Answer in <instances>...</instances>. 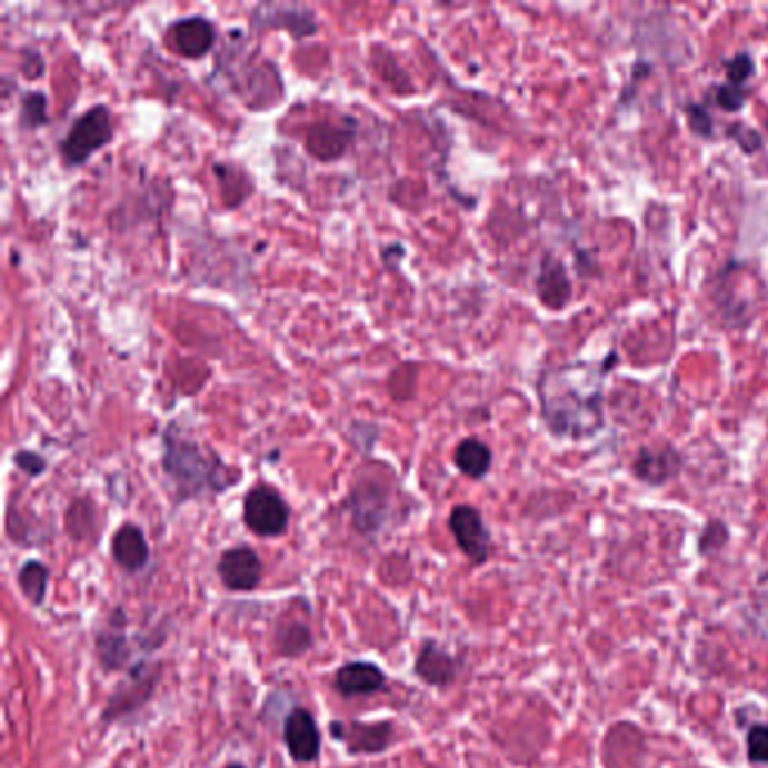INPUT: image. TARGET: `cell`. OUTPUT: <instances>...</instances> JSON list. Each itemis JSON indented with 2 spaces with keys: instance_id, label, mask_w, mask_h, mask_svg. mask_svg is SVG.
I'll use <instances>...</instances> for the list:
<instances>
[{
  "instance_id": "cell-21",
  "label": "cell",
  "mask_w": 768,
  "mask_h": 768,
  "mask_svg": "<svg viewBox=\"0 0 768 768\" xmlns=\"http://www.w3.org/2000/svg\"><path fill=\"white\" fill-rule=\"evenodd\" d=\"M276 642L285 656H300L311 647L309 627L300 620H282L276 631Z\"/></svg>"
},
{
  "instance_id": "cell-8",
  "label": "cell",
  "mask_w": 768,
  "mask_h": 768,
  "mask_svg": "<svg viewBox=\"0 0 768 768\" xmlns=\"http://www.w3.org/2000/svg\"><path fill=\"white\" fill-rule=\"evenodd\" d=\"M682 465L686 460L671 445L642 447L631 462V473L647 487H665L680 476Z\"/></svg>"
},
{
  "instance_id": "cell-20",
  "label": "cell",
  "mask_w": 768,
  "mask_h": 768,
  "mask_svg": "<svg viewBox=\"0 0 768 768\" xmlns=\"http://www.w3.org/2000/svg\"><path fill=\"white\" fill-rule=\"evenodd\" d=\"M48 579H50V570L41 561H28L19 570V586L34 607H41L46 600Z\"/></svg>"
},
{
  "instance_id": "cell-18",
  "label": "cell",
  "mask_w": 768,
  "mask_h": 768,
  "mask_svg": "<svg viewBox=\"0 0 768 768\" xmlns=\"http://www.w3.org/2000/svg\"><path fill=\"white\" fill-rule=\"evenodd\" d=\"M453 462L460 469V473H465L471 480H480L489 473L493 453L482 440L465 438L453 451Z\"/></svg>"
},
{
  "instance_id": "cell-28",
  "label": "cell",
  "mask_w": 768,
  "mask_h": 768,
  "mask_svg": "<svg viewBox=\"0 0 768 768\" xmlns=\"http://www.w3.org/2000/svg\"><path fill=\"white\" fill-rule=\"evenodd\" d=\"M752 74H755V59L750 52H739L730 61H726V77L732 87H744Z\"/></svg>"
},
{
  "instance_id": "cell-22",
  "label": "cell",
  "mask_w": 768,
  "mask_h": 768,
  "mask_svg": "<svg viewBox=\"0 0 768 768\" xmlns=\"http://www.w3.org/2000/svg\"><path fill=\"white\" fill-rule=\"evenodd\" d=\"M320 142H327V147H325L322 153H320V158L327 160V158H336V156H340V153L346 151V147H348V142H350V136H346L343 129H336V127H331V124H318V127L311 129V133H309V140H307L309 151L316 149V147H320Z\"/></svg>"
},
{
  "instance_id": "cell-2",
  "label": "cell",
  "mask_w": 768,
  "mask_h": 768,
  "mask_svg": "<svg viewBox=\"0 0 768 768\" xmlns=\"http://www.w3.org/2000/svg\"><path fill=\"white\" fill-rule=\"evenodd\" d=\"M162 471L174 487L177 502L223 493L241 476L217 451L179 429L177 423L167 426L162 433Z\"/></svg>"
},
{
  "instance_id": "cell-23",
  "label": "cell",
  "mask_w": 768,
  "mask_h": 768,
  "mask_svg": "<svg viewBox=\"0 0 768 768\" xmlns=\"http://www.w3.org/2000/svg\"><path fill=\"white\" fill-rule=\"evenodd\" d=\"M48 122V98L41 91L26 93L21 100L19 124L23 129H39Z\"/></svg>"
},
{
  "instance_id": "cell-27",
  "label": "cell",
  "mask_w": 768,
  "mask_h": 768,
  "mask_svg": "<svg viewBox=\"0 0 768 768\" xmlns=\"http://www.w3.org/2000/svg\"><path fill=\"white\" fill-rule=\"evenodd\" d=\"M748 96L750 91L732 87V83H719V87H715V104L726 113H739L748 102Z\"/></svg>"
},
{
  "instance_id": "cell-29",
  "label": "cell",
  "mask_w": 768,
  "mask_h": 768,
  "mask_svg": "<svg viewBox=\"0 0 768 768\" xmlns=\"http://www.w3.org/2000/svg\"><path fill=\"white\" fill-rule=\"evenodd\" d=\"M686 116L690 122V129L699 138H715V120L701 104H688Z\"/></svg>"
},
{
  "instance_id": "cell-25",
  "label": "cell",
  "mask_w": 768,
  "mask_h": 768,
  "mask_svg": "<svg viewBox=\"0 0 768 768\" xmlns=\"http://www.w3.org/2000/svg\"><path fill=\"white\" fill-rule=\"evenodd\" d=\"M746 757L755 766H768V724L755 721L746 728Z\"/></svg>"
},
{
  "instance_id": "cell-17",
  "label": "cell",
  "mask_w": 768,
  "mask_h": 768,
  "mask_svg": "<svg viewBox=\"0 0 768 768\" xmlns=\"http://www.w3.org/2000/svg\"><path fill=\"white\" fill-rule=\"evenodd\" d=\"M350 507H352V517H355L357 528H361L363 532H370L379 526V521L383 517L386 498L377 489V485H361L355 489V493L350 498Z\"/></svg>"
},
{
  "instance_id": "cell-16",
  "label": "cell",
  "mask_w": 768,
  "mask_h": 768,
  "mask_svg": "<svg viewBox=\"0 0 768 768\" xmlns=\"http://www.w3.org/2000/svg\"><path fill=\"white\" fill-rule=\"evenodd\" d=\"M111 552L120 568H124L127 572H140L149 561V543L144 539V532L133 523H124L113 535Z\"/></svg>"
},
{
  "instance_id": "cell-5",
  "label": "cell",
  "mask_w": 768,
  "mask_h": 768,
  "mask_svg": "<svg viewBox=\"0 0 768 768\" xmlns=\"http://www.w3.org/2000/svg\"><path fill=\"white\" fill-rule=\"evenodd\" d=\"M160 680V665H149V662H138L136 667H131L129 678L116 688V692L111 695L102 721L104 724H113L120 721L133 712H138L153 695L156 686Z\"/></svg>"
},
{
  "instance_id": "cell-7",
  "label": "cell",
  "mask_w": 768,
  "mask_h": 768,
  "mask_svg": "<svg viewBox=\"0 0 768 768\" xmlns=\"http://www.w3.org/2000/svg\"><path fill=\"white\" fill-rule=\"evenodd\" d=\"M250 28L258 32L287 30L293 39H305L318 32L316 14L302 6H260L250 14Z\"/></svg>"
},
{
  "instance_id": "cell-4",
  "label": "cell",
  "mask_w": 768,
  "mask_h": 768,
  "mask_svg": "<svg viewBox=\"0 0 768 768\" xmlns=\"http://www.w3.org/2000/svg\"><path fill=\"white\" fill-rule=\"evenodd\" d=\"M289 505L276 487L258 485L243 498V523L258 537H280L289 526Z\"/></svg>"
},
{
  "instance_id": "cell-19",
  "label": "cell",
  "mask_w": 768,
  "mask_h": 768,
  "mask_svg": "<svg viewBox=\"0 0 768 768\" xmlns=\"http://www.w3.org/2000/svg\"><path fill=\"white\" fill-rule=\"evenodd\" d=\"M98 656H100V662L107 671H118L127 665L129 660V640L124 634L120 631H102L98 634Z\"/></svg>"
},
{
  "instance_id": "cell-11",
  "label": "cell",
  "mask_w": 768,
  "mask_h": 768,
  "mask_svg": "<svg viewBox=\"0 0 768 768\" xmlns=\"http://www.w3.org/2000/svg\"><path fill=\"white\" fill-rule=\"evenodd\" d=\"M285 744L296 761H313L320 755V730L309 710L296 708L285 719Z\"/></svg>"
},
{
  "instance_id": "cell-9",
  "label": "cell",
  "mask_w": 768,
  "mask_h": 768,
  "mask_svg": "<svg viewBox=\"0 0 768 768\" xmlns=\"http://www.w3.org/2000/svg\"><path fill=\"white\" fill-rule=\"evenodd\" d=\"M217 572H219V577H221L226 588L246 592V590H252V588L260 586V581H262V561H260L258 552H255L252 548L237 546V548L226 550L219 557Z\"/></svg>"
},
{
  "instance_id": "cell-34",
  "label": "cell",
  "mask_w": 768,
  "mask_h": 768,
  "mask_svg": "<svg viewBox=\"0 0 768 768\" xmlns=\"http://www.w3.org/2000/svg\"><path fill=\"white\" fill-rule=\"evenodd\" d=\"M226 768H243L241 764H230V766H226Z\"/></svg>"
},
{
  "instance_id": "cell-6",
  "label": "cell",
  "mask_w": 768,
  "mask_h": 768,
  "mask_svg": "<svg viewBox=\"0 0 768 768\" xmlns=\"http://www.w3.org/2000/svg\"><path fill=\"white\" fill-rule=\"evenodd\" d=\"M449 528L451 535L458 543V548L462 550V555L480 566L489 559L491 555V535L485 526V519L480 515V509H476L473 505H456L451 509V517H449Z\"/></svg>"
},
{
  "instance_id": "cell-24",
  "label": "cell",
  "mask_w": 768,
  "mask_h": 768,
  "mask_svg": "<svg viewBox=\"0 0 768 768\" xmlns=\"http://www.w3.org/2000/svg\"><path fill=\"white\" fill-rule=\"evenodd\" d=\"M730 541V530L728 526L721 521V519H710L706 523V528L701 530L699 535V555L701 557H710V555H717L721 552Z\"/></svg>"
},
{
  "instance_id": "cell-14",
  "label": "cell",
  "mask_w": 768,
  "mask_h": 768,
  "mask_svg": "<svg viewBox=\"0 0 768 768\" xmlns=\"http://www.w3.org/2000/svg\"><path fill=\"white\" fill-rule=\"evenodd\" d=\"M458 660L433 640H426L415 660V674L433 688H447L458 676Z\"/></svg>"
},
{
  "instance_id": "cell-10",
  "label": "cell",
  "mask_w": 768,
  "mask_h": 768,
  "mask_svg": "<svg viewBox=\"0 0 768 768\" xmlns=\"http://www.w3.org/2000/svg\"><path fill=\"white\" fill-rule=\"evenodd\" d=\"M217 39V30L212 21L206 17H186L169 26L167 41L181 57L186 59H201L206 57Z\"/></svg>"
},
{
  "instance_id": "cell-13",
  "label": "cell",
  "mask_w": 768,
  "mask_h": 768,
  "mask_svg": "<svg viewBox=\"0 0 768 768\" xmlns=\"http://www.w3.org/2000/svg\"><path fill=\"white\" fill-rule=\"evenodd\" d=\"M535 287H537V296L543 302V307L552 309V311H561L572 298L568 271H566L563 262L557 260L552 252L543 255Z\"/></svg>"
},
{
  "instance_id": "cell-32",
  "label": "cell",
  "mask_w": 768,
  "mask_h": 768,
  "mask_svg": "<svg viewBox=\"0 0 768 768\" xmlns=\"http://www.w3.org/2000/svg\"><path fill=\"white\" fill-rule=\"evenodd\" d=\"M43 70H46V61H43L41 52L32 50V48H26L21 52V72L28 79H39V77H43Z\"/></svg>"
},
{
  "instance_id": "cell-30",
  "label": "cell",
  "mask_w": 768,
  "mask_h": 768,
  "mask_svg": "<svg viewBox=\"0 0 768 768\" xmlns=\"http://www.w3.org/2000/svg\"><path fill=\"white\" fill-rule=\"evenodd\" d=\"M728 138H732L735 140V144H739V149L744 151V153H757L759 149H761V144H764V140H761V133L759 131H755V129H750V127H744V124H730L728 127Z\"/></svg>"
},
{
  "instance_id": "cell-15",
  "label": "cell",
  "mask_w": 768,
  "mask_h": 768,
  "mask_svg": "<svg viewBox=\"0 0 768 768\" xmlns=\"http://www.w3.org/2000/svg\"><path fill=\"white\" fill-rule=\"evenodd\" d=\"M333 688L343 697H366L386 688V674L372 662H348L333 676Z\"/></svg>"
},
{
  "instance_id": "cell-12",
  "label": "cell",
  "mask_w": 768,
  "mask_h": 768,
  "mask_svg": "<svg viewBox=\"0 0 768 768\" xmlns=\"http://www.w3.org/2000/svg\"><path fill=\"white\" fill-rule=\"evenodd\" d=\"M331 735L343 739L352 755H372L383 752L392 741V724H331Z\"/></svg>"
},
{
  "instance_id": "cell-26",
  "label": "cell",
  "mask_w": 768,
  "mask_h": 768,
  "mask_svg": "<svg viewBox=\"0 0 768 768\" xmlns=\"http://www.w3.org/2000/svg\"><path fill=\"white\" fill-rule=\"evenodd\" d=\"M66 528L74 539L89 537L93 528V507L87 500H77L74 505H70L66 515Z\"/></svg>"
},
{
  "instance_id": "cell-3",
  "label": "cell",
  "mask_w": 768,
  "mask_h": 768,
  "mask_svg": "<svg viewBox=\"0 0 768 768\" xmlns=\"http://www.w3.org/2000/svg\"><path fill=\"white\" fill-rule=\"evenodd\" d=\"M116 136L113 113L107 104H96L87 113H81L68 133L59 142V156L66 167L87 164L91 156L104 149Z\"/></svg>"
},
{
  "instance_id": "cell-31",
  "label": "cell",
  "mask_w": 768,
  "mask_h": 768,
  "mask_svg": "<svg viewBox=\"0 0 768 768\" xmlns=\"http://www.w3.org/2000/svg\"><path fill=\"white\" fill-rule=\"evenodd\" d=\"M14 462H17V467H19L26 476H30V478L41 476V473L48 469V460H46L43 456L34 453V451H19L17 458H14Z\"/></svg>"
},
{
  "instance_id": "cell-1",
  "label": "cell",
  "mask_w": 768,
  "mask_h": 768,
  "mask_svg": "<svg viewBox=\"0 0 768 768\" xmlns=\"http://www.w3.org/2000/svg\"><path fill=\"white\" fill-rule=\"evenodd\" d=\"M616 366V355L607 363H570L546 370L537 383L541 415L555 438L586 440L605 426V377Z\"/></svg>"
},
{
  "instance_id": "cell-33",
  "label": "cell",
  "mask_w": 768,
  "mask_h": 768,
  "mask_svg": "<svg viewBox=\"0 0 768 768\" xmlns=\"http://www.w3.org/2000/svg\"><path fill=\"white\" fill-rule=\"evenodd\" d=\"M761 118H764V127H766V131H768V107L761 111Z\"/></svg>"
}]
</instances>
